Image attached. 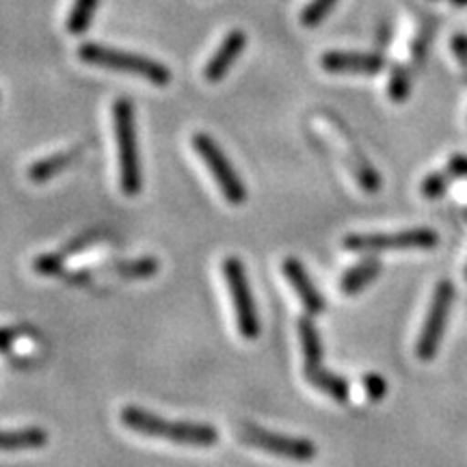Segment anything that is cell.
<instances>
[{"mask_svg": "<svg viewBox=\"0 0 467 467\" xmlns=\"http://www.w3.org/2000/svg\"><path fill=\"white\" fill-rule=\"evenodd\" d=\"M119 418L132 433L182 443V446L208 448L219 441V431L214 426L203 422H171V420L154 416V413L134 405L121 409Z\"/></svg>", "mask_w": 467, "mask_h": 467, "instance_id": "6da1fadb", "label": "cell"}, {"mask_svg": "<svg viewBox=\"0 0 467 467\" xmlns=\"http://www.w3.org/2000/svg\"><path fill=\"white\" fill-rule=\"evenodd\" d=\"M411 91V74L407 72V67H394L392 76H389L388 93L394 102H402Z\"/></svg>", "mask_w": 467, "mask_h": 467, "instance_id": "d6986e66", "label": "cell"}, {"mask_svg": "<svg viewBox=\"0 0 467 467\" xmlns=\"http://www.w3.org/2000/svg\"><path fill=\"white\" fill-rule=\"evenodd\" d=\"M454 303V285L448 279H441L435 285L433 299H431L429 314H426L422 331L416 342V355L422 361H431L440 350L443 331H446L448 314H451Z\"/></svg>", "mask_w": 467, "mask_h": 467, "instance_id": "8992f818", "label": "cell"}, {"mask_svg": "<svg viewBox=\"0 0 467 467\" xmlns=\"http://www.w3.org/2000/svg\"><path fill=\"white\" fill-rule=\"evenodd\" d=\"M115 275L126 279H148L161 271V262L156 258H139V260H126V262H113L109 266Z\"/></svg>", "mask_w": 467, "mask_h": 467, "instance_id": "e0dca14e", "label": "cell"}, {"mask_svg": "<svg viewBox=\"0 0 467 467\" xmlns=\"http://www.w3.org/2000/svg\"><path fill=\"white\" fill-rule=\"evenodd\" d=\"M66 265V254H46L33 262V268L39 275H61Z\"/></svg>", "mask_w": 467, "mask_h": 467, "instance_id": "7402d4cb", "label": "cell"}, {"mask_svg": "<svg viewBox=\"0 0 467 467\" xmlns=\"http://www.w3.org/2000/svg\"><path fill=\"white\" fill-rule=\"evenodd\" d=\"M48 443V433L37 426L17 431H0V451L16 452V451H35Z\"/></svg>", "mask_w": 467, "mask_h": 467, "instance_id": "9a60e30c", "label": "cell"}, {"mask_svg": "<svg viewBox=\"0 0 467 467\" xmlns=\"http://www.w3.org/2000/svg\"><path fill=\"white\" fill-rule=\"evenodd\" d=\"M20 336L22 331H17L16 327H5V329H0V353H7Z\"/></svg>", "mask_w": 467, "mask_h": 467, "instance_id": "cb8c5ba5", "label": "cell"}, {"mask_svg": "<svg viewBox=\"0 0 467 467\" xmlns=\"http://www.w3.org/2000/svg\"><path fill=\"white\" fill-rule=\"evenodd\" d=\"M465 279H467V268H465Z\"/></svg>", "mask_w": 467, "mask_h": 467, "instance_id": "83f0119b", "label": "cell"}, {"mask_svg": "<svg viewBox=\"0 0 467 467\" xmlns=\"http://www.w3.org/2000/svg\"><path fill=\"white\" fill-rule=\"evenodd\" d=\"M238 437H241L244 443H249V446L260 448V451H265L268 454H275V457L299 461V463H306V461H312L317 457V446H314V441L303 440V437L271 433V431L260 429V426L254 424H243Z\"/></svg>", "mask_w": 467, "mask_h": 467, "instance_id": "ba28073f", "label": "cell"}, {"mask_svg": "<svg viewBox=\"0 0 467 467\" xmlns=\"http://www.w3.org/2000/svg\"><path fill=\"white\" fill-rule=\"evenodd\" d=\"M78 156H80V148L66 150V151H58V154L46 156V159L37 161L35 165L28 167V180H31V182H35V184L48 182V180H52L55 175L61 173L63 169L74 165V162L78 161Z\"/></svg>", "mask_w": 467, "mask_h": 467, "instance_id": "4fadbf2b", "label": "cell"}, {"mask_svg": "<svg viewBox=\"0 0 467 467\" xmlns=\"http://www.w3.org/2000/svg\"><path fill=\"white\" fill-rule=\"evenodd\" d=\"M337 0H312L301 14V22L306 26H318L327 16L331 14V9L336 7Z\"/></svg>", "mask_w": 467, "mask_h": 467, "instance_id": "ffe728a7", "label": "cell"}, {"mask_svg": "<svg viewBox=\"0 0 467 467\" xmlns=\"http://www.w3.org/2000/svg\"><path fill=\"white\" fill-rule=\"evenodd\" d=\"M448 173L454 178H467V156L457 154L448 161Z\"/></svg>", "mask_w": 467, "mask_h": 467, "instance_id": "d4e9b609", "label": "cell"}, {"mask_svg": "<svg viewBox=\"0 0 467 467\" xmlns=\"http://www.w3.org/2000/svg\"><path fill=\"white\" fill-rule=\"evenodd\" d=\"M282 271H284V277L288 279V284L295 288L296 295H299L303 307H306L309 317H318L320 312H325L323 295H320L317 285H314L312 277L307 275L306 266H303L299 260L285 258L282 265Z\"/></svg>", "mask_w": 467, "mask_h": 467, "instance_id": "30bf717a", "label": "cell"}, {"mask_svg": "<svg viewBox=\"0 0 467 467\" xmlns=\"http://www.w3.org/2000/svg\"><path fill=\"white\" fill-rule=\"evenodd\" d=\"M192 148H195L197 156L203 161V165L210 169L214 182L219 184V189L227 202L234 203V206H241V203L247 202V186H244L241 175L236 173L230 159L214 143V139L210 134H195L192 137Z\"/></svg>", "mask_w": 467, "mask_h": 467, "instance_id": "5b68a950", "label": "cell"}, {"mask_svg": "<svg viewBox=\"0 0 467 467\" xmlns=\"http://www.w3.org/2000/svg\"><path fill=\"white\" fill-rule=\"evenodd\" d=\"M306 379L309 385H314V388L320 389V392L331 396L336 402H340V405H347L350 400V388H348V381L347 379L334 375V372L325 370L323 366H317V368H306Z\"/></svg>", "mask_w": 467, "mask_h": 467, "instance_id": "7c38bea8", "label": "cell"}, {"mask_svg": "<svg viewBox=\"0 0 467 467\" xmlns=\"http://www.w3.org/2000/svg\"><path fill=\"white\" fill-rule=\"evenodd\" d=\"M320 66L329 74L375 76L385 67V57L364 55V52H325Z\"/></svg>", "mask_w": 467, "mask_h": 467, "instance_id": "9c48e42d", "label": "cell"}, {"mask_svg": "<svg viewBox=\"0 0 467 467\" xmlns=\"http://www.w3.org/2000/svg\"><path fill=\"white\" fill-rule=\"evenodd\" d=\"M452 52L461 63L467 67V35H454L452 37Z\"/></svg>", "mask_w": 467, "mask_h": 467, "instance_id": "484cf974", "label": "cell"}, {"mask_svg": "<svg viewBox=\"0 0 467 467\" xmlns=\"http://www.w3.org/2000/svg\"><path fill=\"white\" fill-rule=\"evenodd\" d=\"M440 243L437 232L429 227L402 230L394 234H348L342 241L347 251H394V249H433Z\"/></svg>", "mask_w": 467, "mask_h": 467, "instance_id": "52a82bcc", "label": "cell"}, {"mask_svg": "<svg viewBox=\"0 0 467 467\" xmlns=\"http://www.w3.org/2000/svg\"><path fill=\"white\" fill-rule=\"evenodd\" d=\"M80 61L89 63V66H98L104 69H113V72L139 76V78L148 80L159 87H165L171 83V72L167 66L154 61V58L132 55V52L110 48V46L102 44H85L78 50Z\"/></svg>", "mask_w": 467, "mask_h": 467, "instance_id": "3957f363", "label": "cell"}, {"mask_svg": "<svg viewBox=\"0 0 467 467\" xmlns=\"http://www.w3.org/2000/svg\"><path fill=\"white\" fill-rule=\"evenodd\" d=\"M221 271H223L225 284L232 295L238 334H241L244 340H255V337L260 336V317L258 309H255L254 292H251L247 279V268H244L241 258L230 255V258H225L223 265H221Z\"/></svg>", "mask_w": 467, "mask_h": 467, "instance_id": "277c9868", "label": "cell"}, {"mask_svg": "<svg viewBox=\"0 0 467 467\" xmlns=\"http://www.w3.org/2000/svg\"><path fill=\"white\" fill-rule=\"evenodd\" d=\"M448 184H451V173L446 171L429 173L422 182V195L426 200H440V197L446 195Z\"/></svg>", "mask_w": 467, "mask_h": 467, "instance_id": "44dd1931", "label": "cell"}, {"mask_svg": "<svg viewBox=\"0 0 467 467\" xmlns=\"http://www.w3.org/2000/svg\"><path fill=\"white\" fill-rule=\"evenodd\" d=\"M381 262L377 258H366L364 262H359V265H355L353 268H348V271L344 273L340 279V290L347 296H355L358 292L366 290L368 285L375 282L379 273H381Z\"/></svg>", "mask_w": 467, "mask_h": 467, "instance_id": "5bb4252c", "label": "cell"}, {"mask_svg": "<svg viewBox=\"0 0 467 467\" xmlns=\"http://www.w3.org/2000/svg\"><path fill=\"white\" fill-rule=\"evenodd\" d=\"M113 128L119 159V182L128 197H137L143 189L141 156H139L137 128H134V109L128 98H119L113 104Z\"/></svg>", "mask_w": 467, "mask_h": 467, "instance_id": "7a4b0ae2", "label": "cell"}, {"mask_svg": "<svg viewBox=\"0 0 467 467\" xmlns=\"http://www.w3.org/2000/svg\"><path fill=\"white\" fill-rule=\"evenodd\" d=\"M448 3L457 5V7H467V0H448Z\"/></svg>", "mask_w": 467, "mask_h": 467, "instance_id": "4316f807", "label": "cell"}, {"mask_svg": "<svg viewBox=\"0 0 467 467\" xmlns=\"http://www.w3.org/2000/svg\"><path fill=\"white\" fill-rule=\"evenodd\" d=\"M299 337L303 347V359H306V368H317L323 361V342H320V334L314 325L312 317L299 318Z\"/></svg>", "mask_w": 467, "mask_h": 467, "instance_id": "2e32d148", "label": "cell"}, {"mask_svg": "<svg viewBox=\"0 0 467 467\" xmlns=\"http://www.w3.org/2000/svg\"><path fill=\"white\" fill-rule=\"evenodd\" d=\"M244 46H247V35L243 31L227 33L217 52H214L213 58L206 63V67H203V78H206L208 83H219V80H223L227 72H230V67L236 63V58L243 55Z\"/></svg>", "mask_w": 467, "mask_h": 467, "instance_id": "8fae6325", "label": "cell"}, {"mask_svg": "<svg viewBox=\"0 0 467 467\" xmlns=\"http://www.w3.org/2000/svg\"><path fill=\"white\" fill-rule=\"evenodd\" d=\"M361 385H364L366 396L372 402L383 400L385 392H388V383H385V379L381 375H377V372H370V375H366L364 379H361Z\"/></svg>", "mask_w": 467, "mask_h": 467, "instance_id": "603a6c76", "label": "cell"}, {"mask_svg": "<svg viewBox=\"0 0 467 467\" xmlns=\"http://www.w3.org/2000/svg\"><path fill=\"white\" fill-rule=\"evenodd\" d=\"M98 5H100V0H74L66 22L67 31L72 35H83L91 26Z\"/></svg>", "mask_w": 467, "mask_h": 467, "instance_id": "ac0fdd59", "label": "cell"}]
</instances>
